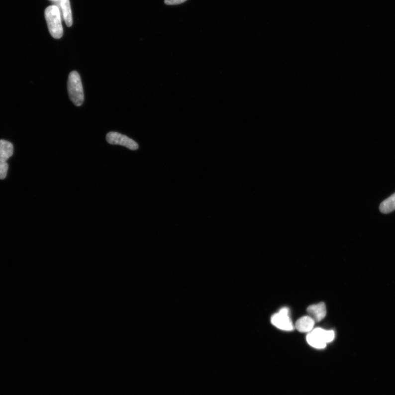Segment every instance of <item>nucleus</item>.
Here are the masks:
<instances>
[{"label":"nucleus","mask_w":395,"mask_h":395,"mask_svg":"<svg viewBox=\"0 0 395 395\" xmlns=\"http://www.w3.org/2000/svg\"><path fill=\"white\" fill-rule=\"evenodd\" d=\"M187 0H165V3L168 5L179 4L186 1Z\"/></svg>","instance_id":"f8f14e48"},{"label":"nucleus","mask_w":395,"mask_h":395,"mask_svg":"<svg viewBox=\"0 0 395 395\" xmlns=\"http://www.w3.org/2000/svg\"><path fill=\"white\" fill-rule=\"evenodd\" d=\"M13 154L12 144L6 140H0V161L6 162Z\"/></svg>","instance_id":"6e6552de"},{"label":"nucleus","mask_w":395,"mask_h":395,"mask_svg":"<svg viewBox=\"0 0 395 395\" xmlns=\"http://www.w3.org/2000/svg\"><path fill=\"white\" fill-rule=\"evenodd\" d=\"M289 313V309L287 307L282 308L279 313H276L272 316V324L281 330H293L294 326Z\"/></svg>","instance_id":"20e7f679"},{"label":"nucleus","mask_w":395,"mask_h":395,"mask_svg":"<svg viewBox=\"0 0 395 395\" xmlns=\"http://www.w3.org/2000/svg\"><path fill=\"white\" fill-rule=\"evenodd\" d=\"M309 316L311 317L315 322H320L326 316L327 309L324 302H320L316 305H312L307 309Z\"/></svg>","instance_id":"423d86ee"},{"label":"nucleus","mask_w":395,"mask_h":395,"mask_svg":"<svg viewBox=\"0 0 395 395\" xmlns=\"http://www.w3.org/2000/svg\"><path fill=\"white\" fill-rule=\"evenodd\" d=\"M8 169V165L7 162L0 161V179L3 180L6 178Z\"/></svg>","instance_id":"9b49d317"},{"label":"nucleus","mask_w":395,"mask_h":395,"mask_svg":"<svg viewBox=\"0 0 395 395\" xmlns=\"http://www.w3.org/2000/svg\"><path fill=\"white\" fill-rule=\"evenodd\" d=\"M60 8L63 14V17L68 27L73 24V17L69 0H61Z\"/></svg>","instance_id":"1a4fd4ad"},{"label":"nucleus","mask_w":395,"mask_h":395,"mask_svg":"<svg viewBox=\"0 0 395 395\" xmlns=\"http://www.w3.org/2000/svg\"><path fill=\"white\" fill-rule=\"evenodd\" d=\"M335 337V333L333 330H325L321 328H317L311 330L307 336L308 344L318 349H324L326 344L332 342Z\"/></svg>","instance_id":"7ed1b4c3"},{"label":"nucleus","mask_w":395,"mask_h":395,"mask_svg":"<svg viewBox=\"0 0 395 395\" xmlns=\"http://www.w3.org/2000/svg\"><path fill=\"white\" fill-rule=\"evenodd\" d=\"M68 92L69 99L75 105L81 106L84 100V94L81 76L76 71H73L68 77Z\"/></svg>","instance_id":"f03ea898"},{"label":"nucleus","mask_w":395,"mask_h":395,"mask_svg":"<svg viewBox=\"0 0 395 395\" xmlns=\"http://www.w3.org/2000/svg\"><path fill=\"white\" fill-rule=\"evenodd\" d=\"M315 322L309 316H303L298 319L296 323V329L301 333L311 332L314 327Z\"/></svg>","instance_id":"0eeeda50"},{"label":"nucleus","mask_w":395,"mask_h":395,"mask_svg":"<svg viewBox=\"0 0 395 395\" xmlns=\"http://www.w3.org/2000/svg\"><path fill=\"white\" fill-rule=\"evenodd\" d=\"M50 1L54 2L55 1V0H50Z\"/></svg>","instance_id":"ddd939ff"},{"label":"nucleus","mask_w":395,"mask_h":395,"mask_svg":"<svg viewBox=\"0 0 395 395\" xmlns=\"http://www.w3.org/2000/svg\"><path fill=\"white\" fill-rule=\"evenodd\" d=\"M45 16L51 35L56 39L61 38L63 29L60 8L55 5H52L46 8Z\"/></svg>","instance_id":"f257e3e1"},{"label":"nucleus","mask_w":395,"mask_h":395,"mask_svg":"<svg viewBox=\"0 0 395 395\" xmlns=\"http://www.w3.org/2000/svg\"><path fill=\"white\" fill-rule=\"evenodd\" d=\"M106 140L110 145L124 146L132 151L137 150L138 144L127 136L116 132H110L106 135Z\"/></svg>","instance_id":"39448f33"},{"label":"nucleus","mask_w":395,"mask_h":395,"mask_svg":"<svg viewBox=\"0 0 395 395\" xmlns=\"http://www.w3.org/2000/svg\"><path fill=\"white\" fill-rule=\"evenodd\" d=\"M380 209L383 213H389L395 210V193L382 201Z\"/></svg>","instance_id":"9d476101"}]
</instances>
